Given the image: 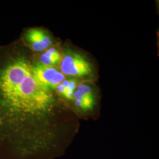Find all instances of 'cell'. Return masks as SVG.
Instances as JSON below:
<instances>
[{
    "label": "cell",
    "mask_w": 159,
    "mask_h": 159,
    "mask_svg": "<svg viewBox=\"0 0 159 159\" xmlns=\"http://www.w3.org/2000/svg\"><path fill=\"white\" fill-rule=\"evenodd\" d=\"M25 38L35 51H44L52 44L50 37L45 31L40 29H30L25 33Z\"/></svg>",
    "instance_id": "277c9868"
},
{
    "label": "cell",
    "mask_w": 159,
    "mask_h": 159,
    "mask_svg": "<svg viewBox=\"0 0 159 159\" xmlns=\"http://www.w3.org/2000/svg\"><path fill=\"white\" fill-rule=\"evenodd\" d=\"M32 72L36 81L47 91L56 89L66 79L61 71L54 66H47L41 63L32 67Z\"/></svg>",
    "instance_id": "3957f363"
},
{
    "label": "cell",
    "mask_w": 159,
    "mask_h": 159,
    "mask_svg": "<svg viewBox=\"0 0 159 159\" xmlns=\"http://www.w3.org/2000/svg\"><path fill=\"white\" fill-rule=\"evenodd\" d=\"M56 90L62 96L66 98V99H68V100H73V94L74 93L69 91L68 89L65 87L61 83L57 86Z\"/></svg>",
    "instance_id": "52a82bcc"
},
{
    "label": "cell",
    "mask_w": 159,
    "mask_h": 159,
    "mask_svg": "<svg viewBox=\"0 0 159 159\" xmlns=\"http://www.w3.org/2000/svg\"><path fill=\"white\" fill-rule=\"evenodd\" d=\"M0 104L12 113L34 115L48 111L53 98L36 81L30 63L17 58L0 70Z\"/></svg>",
    "instance_id": "6da1fadb"
},
{
    "label": "cell",
    "mask_w": 159,
    "mask_h": 159,
    "mask_svg": "<svg viewBox=\"0 0 159 159\" xmlns=\"http://www.w3.org/2000/svg\"><path fill=\"white\" fill-rule=\"evenodd\" d=\"M60 71L65 76L80 77L93 73L91 64L83 56L74 52L67 53L62 57Z\"/></svg>",
    "instance_id": "7a4b0ae2"
},
{
    "label": "cell",
    "mask_w": 159,
    "mask_h": 159,
    "mask_svg": "<svg viewBox=\"0 0 159 159\" xmlns=\"http://www.w3.org/2000/svg\"><path fill=\"white\" fill-rule=\"evenodd\" d=\"M61 59L62 57L60 52L54 48H51L41 56L40 63L47 66H54L60 64Z\"/></svg>",
    "instance_id": "8992f818"
},
{
    "label": "cell",
    "mask_w": 159,
    "mask_h": 159,
    "mask_svg": "<svg viewBox=\"0 0 159 159\" xmlns=\"http://www.w3.org/2000/svg\"><path fill=\"white\" fill-rule=\"evenodd\" d=\"M73 99L75 105L82 111H90L95 105V98L87 96L80 93L76 90L73 94Z\"/></svg>",
    "instance_id": "5b68a950"
}]
</instances>
